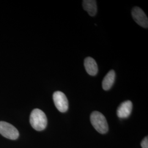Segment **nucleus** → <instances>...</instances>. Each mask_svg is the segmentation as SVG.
Listing matches in <instances>:
<instances>
[{"label": "nucleus", "instance_id": "nucleus-1", "mask_svg": "<svg viewBox=\"0 0 148 148\" xmlns=\"http://www.w3.org/2000/svg\"><path fill=\"white\" fill-rule=\"evenodd\" d=\"M30 123L34 129L41 131L47 126V119L43 111L39 109H35L30 114Z\"/></svg>", "mask_w": 148, "mask_h": 148}, {"label": "nucleus", "instance_id": "nucleus-2", "mask_svg": "<svg viewBox=\"0 0 148 148\" xmlns=\"http://www.w3.org/2000/svg\"><path fill=\"white\" fill-rule=\"evenodd\" d=\"M92 126L97 131L101 134H105L108 131L109 127L106 117L99 111H93L90 117Z\"/></svg>", "mask_w": 148, "mask_h": 148}, {"label": "nucleus", "instance_id": "nucleus-3", "mask_svg": "<svg viewBox=\"0 0 148 148\" xmlns=\"http://www.w3.org/2000/svg\"><path fill=\"white\" fill-rule=\"evenodd\" d=\"M0 134L3 137L12 140H16L19 137V135L16 127L5 121H0Z\"/></svg>", "mask_w": 148, "mask_h": 148}, {"label": "nucleus", "instance_id": "nucleus-4", "mask_svg": "<svg viewBox=\"0 0 148 148\" xmlns=\"http://www.w3.org/2000/svg\"><path fill=\"white\" fill-rule=\"evenodd\" d=\"M54 103L57 109L61 112H65L68 110V101L64 93L60 91H56L53 93Z\"/></svg>", "mask_w": 148, "mask_h": 148}, {"label": "nucleus", "instance_id": "nucleus-5", "mask_svg": "<svg viewBox=\"0 0 148 148\" xmlns=\"http://www.w3.org/2000/svg\"><path fill=\"white\" fill-rule=\"evenodd\" d=\"M132 16L134 21L139 25L144 28H148V17L141 8L138 7H134L133 8Z\"/></svg>", "mask_w": 148, "mask_h": 148}, {"label": "nucleus", "instance_id": "nucleus-6", "mask_svg": "<svg viewBox=\"0 0 148 148\" xmlns=\"http://www.w3.org/2000/svg\"><path fill=\"white\" fill-rule=\"evenodd\" d=\"M132 103L126 101L122 103L117 110V116L120 119H126L131 115L132 111Z\"/></svg>", "mask_w": 148, "mask_h": 148}, {"label": "nucleus", "instance_id": "nucleus-7", "mask_svg": "<svg viewBox=\"0 0 148 148\" xmlns=\"http://www.w3.org/2000/svg\"><path fill=\"white\" fill-rule=\"evenodd\" d=\"M84 66L87 73L91 76H95L98 71V65L95 60L91 57H87L84 61Z\"/></svg>", "mask_w": 148, "mask_h": 148}, {"label": "nucleus", "instance_id": "nucleus-8", "mask_svg": "<svg viewBox=\"0 0 148 148\" xmlns=\"http://www.w3.org/2000/svg\"><path fill=\"white\" fill-rule=\"evenodd\" d=\"M115 79V72L111 70L106 75L102 81V87L103 90H110L114 85Z\"/></svg>", "mask_w": 148, "mask_h": 148}, {"label": "nucleus", "instance_id": "nucleus-9", "mask_svg": "<svg viewBox=\"0 0 148 148\" xmlns=\"http://www.w3.org/2000/svg\"><path fill=\"white\" fill-rule=\"evenodd\" d=\"M83 8L90 16H93L97 12V6L95 0H85L82 2Z\"/></svg>", "mask_w": 148, "mask_h": 148}, {"label": "nucleus", "instance_id": "nucleus-10", "mask_svg": "<svg viewBox=\"0 0 148 148\" xmlns=\"http://www.w3.org/2000/svg\"><path fill=\"white\" fill-rule=\"evenodd\" d=\"M141 147L142 148H148V138L146 137L141 142Z\"/></svg>", "mask_w": 148, "mask_h": 148}]
</instances>
